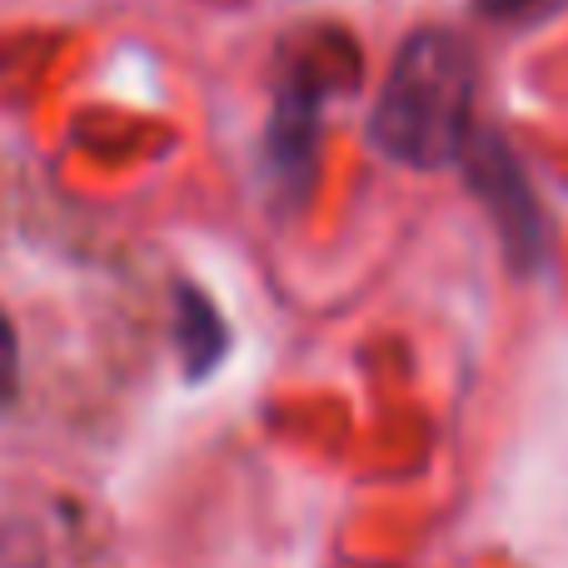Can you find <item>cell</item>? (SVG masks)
I'll return each instance as SVG.
<instances>
[{"instance_id":"1","label":"cell","mask_w":568,"mask_h":568,"mask_svg":"<svg viewBox=\"0 0 568 568\" xmlns=\"http://www.w3.org/2000/svg\"><path fill=\"white\" fill-rule=\"evenodd\" d=\"M479 65L459 30L419 26L394 50L374 95L369 140L404 170H444L464 155L474 125Z\"/></svg>"},{"instance_id":"2","label":"cell","mask_w":568,"mask_h":568,"mask_svg":"<svg viewBox=\"0 0 568 568\" xmlns=\"http://www.w3.org/2000/svg\"><path fill=\"white\" fill-rule=\"evenodd\" d=\"M474 175H479V195H489L494 205H509L499 225H504V235H509L514 245H524V255H529V245L539 240V220H534L529 185H524L519 165L504 155L499 140L479 145V155H474Z\"/></svg>"},{"instance_id":"3","label":"cell","mask_w":568,"mask_h":568,"mask_svg":"<svg viewBox=\"0 0 568 568\" xmlns=\"http://www.w3.org/2000/svg\"><path fill=\"white\" fill-rule=\"evenodd\" d=\"M180 324H185L180 344H185L190 369H210V364L220 359V349H225V329H220L210 300H200V294H180Z\"/></svg>"},{"instance_id":"4","label":"cell","mask_w":568,"mask_h":568,"mask_svg":"<svg viewBox=\"0 0 568 568\" xmlns=\"http://www.w3.org/2000/svg\"><path fill=\"white\" fill-rule=\"evenodd\" d=\"M16 384H20V344H16V324H10V314L0 310V409L16 399Z\"/></svg>"},{"instance_id":"5","label":"cell","mask_w":568,"mask_h":568,"mask_svg":"<svg viewBox=\"0 0 568 568\" xmlns=\"http://www.w3.org/2000/svg\"><path fill=\"white\" fill-rule=\"evenodd\" d=\"M544 0H479V10H489V16L509 20V16H524V10H539Z\"/></svg>"}]
</instances>
